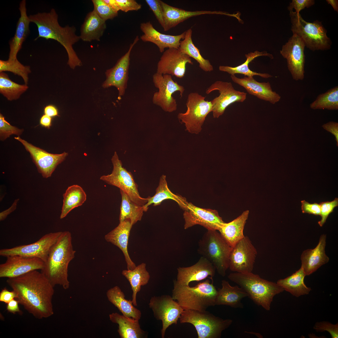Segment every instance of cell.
I'll return each instance as SVG.
<instances>
[{"label": "cell", "mask_w": 338, "mask_h": 338, "mask_svg": "<svg viewBox=\"0 0 338 338\" xmlns=\"http://www.w3.org/2000/svg\"><path fill=\"white\" fill-rule=\"evenodd\" d=\"M9 71L21 77L25 84H27L28 74L31 72L30 67L21 64L17 59L13 60H0V73Z\"/></svg>", "instance_id": "cell-43"}, {"label": "cell", "mask_w": 338, "mask_h": 338, "mask_svg": "<svg viewBox=\"0 0 338 338\" xmlns=\"http://www.w3.org/2000/svg\"><path fill=\"white\" fill-rule=\"evenodd\" d=\"M133 225L129 220L120 222L118 226L106 234L105 239L118 247L122 252L128 270L134 269L136 266L131 260L128 251L129 237Z\"/></svg>", "instance_id": "cell-27"}, {"label": "cell", "mask_w": 338, "mask_h": 338, "mask_svg": "<svg viewBox=\"0 0 338 338\" xmlns=\"http://www.w3.org/2000/svg\"><path fill=\"white\" fill-rule=\"evenodd\" d=\"M52 118L46 115H43L40 117L39 124L43 127L49 129L52 125Z\"/></svg>", "instance_id": "cell-57"}, {"label": "cell", "mask_w": 338, "mask_h": 338, "mask_svg": "<svg viewBox=\"0 0 338 338\" xmlns=\"http://www.w3.org/2000/svg\"><path fill=\"white\" fill-rule=\"evenodd\" d=\"M139 40L138 36H137L131 44L127 52L118 59L114 66L105 72L106 79L103 84V87H115L118 91L119 97L124 95L127 88L130 54L133 48Z\"/></svg>", "instance_id": "cell-20"}, {"label": "cell", "mask_w": 338, "mask_h": 338, "mask_svg": "<svg viewBox=\"0 0 338 338\" xmlns=\"http://www.w3.org/2000/svg\"><path fill=\"white\" fill-rule=\"evenodd\" d=\"M215 90H218L220 93L218 96L211 101L215 118L222 115L230 105L235 102H243L246 99V93L235 90L230 82L217 81L207 89L206 93L208 94Z\"/></svg>", "instance_id": "cell-16"}, {"label": "cell", "mask_w": 338, "mask_h": 338, "mask_svg": "<svg viewBox=\"0 0 338 338\" xmlns=\"http://www.w3.org/2000/svg\"><path fill=\"white\" fill-rule=\"evenodd\" d=\"M305 47L300 38L293 34L280 50L281 54L287 60L288 68L292 78L296 81L302 80L304 78Z\"/></svg>", "instance_id": "cell-14"}, {"label": "cell", "mask_w": 338, "mask_h": 338, "mask_svg": "<svg viewBox=\"0 0 338 338\" xmlns=\"http://www.w3.org/2000/svg\"><path fill=\"white\" fill-rule=\"evenodd\" d=\"M14 299L8 303L6 305V310L9 312L15 314L16 313H21V311L18 306V301Z\"/></svg>", "instance_id": "cell-54"}, {"label": "cell", "mask_w": 338, "mask_h": 338, "mask_svg": "<svg viewBox=\"0 0 338 338\" xmlns=\"http://www.w3.org/2000/svg\"><path fill=\"white\" fill-rule=\"evenodd\" d=\"M183 215L185 229L198 224L208 230H218L224 223L217 210L202 208L191 203H188Z\"/></svg>", "instance_id": "cell-18"}, {"label": "cell", "mask_w": 338, "mask_h": 338, "mask_svg": "<svg viewBox=\"0 0 338 338\" xmlns=\"http://www.w3.org/2000/svg\"><path fill=\"white\" fill-rule=\"evenodd\" d=\"M216 269L206 259L201 257L194 265L188 267L177 269V279L174 282L178 284L187 286L193 281H199L210 277L213 281Z\"/></svg>", "instance_id": "cell-22"}, {"label": "cell", "mask_w": 338, "mask_h": 338, "mask_svg": "<svg viewBox=\"0 0 338 338\" xmlns=\"http://www.w3.org/2000/svg\"><path fill=\"white\" fill-rule=\"evenodd\" d=\"M320 204L321 219L318 222V223L322 227L326 222L329 215L333 212L335 208L338 206V198L336 197L331 201L321 202Z\"/></svg>", "instance_id": "cell-46"}, {"label": "cell", "mask_w": 338, "mask_h": 338, "mask_svg": "<svg viewBox=\"0 0 338 338\" xmlns=\"http://www.w3.org/2000/svg\"><path fill=\"white\" fill-rule=\"evenodd\" d=\"M313 110H338V86H336L324 93L319 94L310 104Z\"/></svg>", "instance_id": "cell-42"}, {"label": "cell", "mask_w": 338, "mask_h": 338, "mask_svg": "<svg viewBox=\"0 0 338 338\" xmlns=\"http://www.w3.org/2000/svg\"><path fill=\"white\" fill-rule=\"evenodd\" d=\"M187 64H193L188 56L182 53L179 48H168L163 52L157 63L156 72L182 78L186 72Z\"/></svg>", "instance_id": "cell-19"}, {"label": "cell", "mask_w": 338, "mask_h": 338, "mask_svg": "<svg viewBox=\"0 0 338 338\" xmlns=\"http://www.w3.org/2000/svg\"><path fill=\"white\" fill-rule=\"evenodd\" d=\"M218 290L208 279L195 286L182 285L174 282L172 297L183 310L205 311L215 305Z\"/></svg>", "instance_id": "cell-5"}, {"label": "cell", "mask_w": 338, "mask_h": 338, "mask_svg": "<svg viewBox=\"0 0 338 338\" xmlns=\"http://www.w3.org/2000/svg\"><path fill=\"white\" fill-rule=\"evenodd\" d=\"M289 11L293 34L298 36L306 47L313 51L330 49L332 42L327 35V30L321 22H309L304 20L300 13Z\"/></svg>", "instance_id": "cell-6"}, {"label": "cell", "mask_w": 338, "mask_h": 338, "mask_svg": "<svg viewBox=\"0 0 338 338\" xmlns=\"http://www.w3.org/2000/svg\"><path fill=\"white\" fill-rule=\"evenodd\" d=\"M140 28L144 33L141 36V39L143 42L154 44L161 53L163 52L166 48H179L181 40L184 39L185 34V31L177 35L161 33L154 28L150 21L141 23Z\"/></svg>", "instance_id": "cell-24"}, {"label": "cell", "mask_w": 338, "mask_h": 338, "mask_svg": "<svg viewBox=\"0 0 338 338\" xmlns=\"http://www.w3.org/2000/svg\"><path fill=\"white\" fill-rule=\"evenodd\" d=\"M27 84H20L12 81L4 72L0 73V92L9 100H16L27 90Z\"/></svg>", "instance_id": "cell-41"}, {"label": "cell", "mask_w": 338, "mask_h": 338, "mask_svg": "<svg viewBox=\"0 0 338 338\" xmlns=\"http://www.w3.org/2000/svg\"><path fill=\"white\" fill-rule=\"evenodd\" d=\"M111 160L113 165L111 173L101 176L100 179L120 188L134 203L141 206L146 204L148 202L149 197L145 198L141 196L138 185L135 182L132 174L123 167L116 152H115Z\"/></svg>", "instance_id": "cell-10"}, {"label": "cell", "mask_w": 338, "mask_h": 338, "mask_svg": "<svg viewBox=\"0 0 338 338\" xmlns=\"http://www.w3.org/2000/svg\"><path fill=\"white\" fill-rule=\"evenodd\" d=\"M106 28L105 21L92 11L86 15L80 29V39L85 42L100 41Z\"/></svg>", "instance_id": "cell-32"}, {"label": "cell", "mask_w": 338, "mask_h": 338, "mask_svg": "<svg viewBox=\"0 0 338 338\" xmlns=\"http://www.w3.org/2000/svg\"><path fill=\"white\" fill-rule=\"evenodd\" d=\"M163 12L164 25L163 28L166 31L176 27L192 17L206 14H219L226 15L225 12L210 11H188L174 7L160 0Z\"/></svg>", "instance_id": "cell-25"}, {"label": "cell", "mask_w": 338, "mask_h": 338, "mask_svg": "<svg viewBox=\"0 0 338 338\" xmlns=\"http://www.w3.org/2000/svg\"><path fill=\"white\" fill-rule=\"evenodd\" d=\"M306 276L301 267L291 275L278 280L277 283L284 290L296 297L308 294L311 289L305 284L304 279Z\"/></svg>", "instance_id": "cell-36"}, {"label": "cell", "mask_w": 338, "mask_h": 338, "mask_svg": "<svg viewBox=\"0 0 338 338\" xmlns=\"http://www.w3.org/2000/svg\"><path fill=\"white\" fill-rule=\"evenodd\" d=\"M228 278L237 284L256 304L269 310L274 297L284 290L277 283L268 281L252 272L230 273Z\"/></svg>", "instance_id": "cell-4"}, {"label": "cell", "mask_w": 338, "mask_h": 338, "mask_svg": "<svg viewBox=\"0 0 338 338\" xmlns=\"http://www.w3.org/2000/svg\"><path fill=\"white\" fill-rule=\"evenodd\" d=\"M103 1L115 12L118 13V11L120 10L115 0H103Z\"/></svg>", "instance_id": "cell-58"}, {"label": "cell", "mask_w": 338, "mask_h": 338, "mask_svg": "<svg viewBox=\"0 0 338 338\" xmlns=\"http://www.w3.org/2000/svg\"><path fill=\"white\" fill-rule=\"evenodd\" d=\"M145 1L163 28L164 25L163 12L160 0H146Z\"/></svg>", "instance_id": "cell-48"}, {"label": "cell", "mask_w": 338, "mask_h": 338, "mask_svg": "<svg viewBox=\"0 0 338 338\" xmlns=\"http://www.w3.org/2000/svg\"><path fill=\"white\" fill-rule=\"evenodd\" d=\"M120 9L123 12H127L131 11H137L141 7V4L134 0H115Z\"/></svg>", "instance_id": "cell-49"}, {"label": "cell", "mask_w": 338, "mask_h": 338, "mask_svg": "<svg viewBox=\"0 0 338 338\" xmlns=\"http://www.w3.org/2000/svg\"><path fill=\"white\" fill-rule=\"evenodd\" d=\"M205 98L197 92L190 93L186 103V111L179 113L177 115L180 122L184 124L186 131L189 133L199 134L207 116L212 112L211 102L206 100Z\"/></svg>", "instance_id": "cell-9"}, {"label": "cell", "mask_w": 338, "mask_h": 338, "mask_svg": "<svg viewBox=\"0 0 338 338\" xmlns=\"http://www.w3.org/2000/svg\"><path fill=\"white\" fill-rule=\"evenodd\" d=\"M29 18L30 22L35 23L38 28V35L34 40L40 37L56 40L65 49L68 57L67 64L71 69H74L82 65L73 47L80 39L79 36L75 34L76 29L74 26H60L58 15L53 8L49 13H39L30 15Z\"/></svg>", "instance_id": "cell-2"}, {"label": "cell", "mask_w": 338, "mask_h": 338, "mask_svg": "<svg viewBox=\"0 0 338 338\" xmlns=\"http://www.w3.org/2000/svg\"><path fill=\"white\" fill-rule=\"evenodd\" d=\"M94 11L102 19L106 21L117 16L118 13L112 9L103 0H92Z\"/></svg>", "instance_id": "cell-44"}, {"label": "cell", "mask_w": 338, "mask_h": 338, "mask_svg": "<svg viewBox=\"0 0 338 338\" xmlns=\"http://www.w3.org/2000/svg\"><path fill=\"white\" fill-rule=\"evenodd\" d=\"M62 232L50 233L45 234L36 242L29 244L18 246L0 250V255L7 257L13 255L36 257L45 262L50 250L57 241Z\"/></svg>", "instance_id": "cell-13"}, {"label": "cell", "mask_w": 338, "mask_h": 338, "mask_svg": "<svg viewBox=\"0 0 338 338\" xmlns=\"http://www.w3.org/2000/svg\"><path fill=\"white\" fill-rule=\"evenodd\" d=\"M23 131V129L18 128L11 125L5 119L4 117L0 114V138L1 141L5 140L13 134L21 135Z\"/></svg>", "instance_id": "cell-45"}, {"label": "cell", "mask_w": 338, "mask_h": 338, "mask_svg": "<svg viewBox=\"0 0 338 338\" xmlns=\"http://www.w3.org/2000/svg\"><path fill=\"white\" fill-rule=\"evenodd\" d=\"M222 287L218 289L215 305H225L234 308H242L241 300L248 297V294L240 287L231 286L225 280L222 281Z\"/></svg>", "instance_id": "cell-29"}, {"label": "cell", "mask_w": 338, "mask_h": 338, "mask_svg": "<svg viewBox=\"0 0 338 338\" xmlns=\"http://www.w3.org/2000/svg\"><path fill=\"white\" fill-rule=\"evenodd\" d=\"M17 297L15 293L13 290L9 291L6 288L2 289L0 293V301L7 304Z\"/></svg>", "instance_id": "cell-53"}, {"label": "cell", "mask_w": 338, "mask_h": 338, "mask_svg": "<svg viewBox=\"0 0 338 338\" xmlns=\"http://www.w3.org/2000/svg\"><path fill=\"white\" fill-rule=\"evenodd\" d=\"M249 214L248 210L228 223H224L218 231L228 244L233 248L244 235L243 230Z\"/></svg>", "instance_id": "cell-31"}, {"label": "cell", "mask_w": 338, "mask_h": 338, "mask_svg": "<svg viewBox=\"0 0 338 338\" xmlns=\"http://www.w3.org/2000/svg\"><path fill=\"white\" fill-rule=\"evenodd\" d=\"M301 210L303 213L313 214L315 216L320 215V204L316 202L310 203L305 200L301 201Z\"/></svg>", "instance_id": "cell-51"}, {"label": "cell", "mask_w": 338, "mask_h": 338, "mask_svg": "<svg viewBox=\"0 0 338 338\" xmlns=\"http://www.w3.org/2000/svg\"><path fill=\"white\" fill-rule=\"evenodd\" d=\"M232 248L217 230H208L199 241L197 251L213 264L219 274L224 277L229 268Z\"/></svg>", "instance_id": "cell-7"}, {"label": "cell", "mask_w": 338, "mask_h": 338, "mask_svg": "<svg viewBox=\"0 0 338 338\" xmlns=\"http://www.w3.org/2000/svg\"><path fill=\"white\" fill-rule=\"evenodd\" d=\"M44 114L52 118L59 115L58 109L53 105L46 106L44 109Z\"/></svg>", "instance_id": "cell-55"}, {"label": "cell", "mask_w": 338, "mask_h": 338, "mask_svg": "<svg viewBox=\"0 0 338 338\" xmlns=\"http://www.w3.org/2000/svg\"><path fill=\"white\" fill-rule=\"evenodd\" d=\"M108 300L116 307L125 316L139 320L141 317L140 310L133 305L132 301L126 300L124 294L117 286L109 289L106 293Z\"/></svg>", "instance_id": "cell-33"}, {"label": "cell", "mask_w": 338, "mask_h": 338, "mask_svg": "<svg viewBox=\"0 0 338 338\" xmlns=\"http://www.w3.org/2000/svg\"><path fill=\"white\" fill-rule=\"evenodd\" d=\"M14 138L22 143L30 153L38 172L45 178L51 176L57 166L64 161L68 155L65 152L60 154L50 153L33 146L19 136Z\"/></svg>", "instance_id": "cell-17"}, {"label": "cell", "mask_w": 338, "mask_h": 338, "mask_svg": "<svg viewBox=\"0 0 338 338\" xmlns=\"http://www.w3.org/2000/svg\"><path fill=\"white\" fill-rule=\"evenodd\" d=\"M75 252L73 248L71 233L62 232L51 248L41 272L53 287L59 285L65 289L69 288L68 267L74 258Z\"/></svg>", "instance_id": "cell-3"}, {"label": "cell", "mask_w": 338, "mask_h": 338, "mask_svg": "<svg viewBox=\"0 0 338 338\" xmlns=\"http://www.w3.org/2000/svg\"><path fill=\"white\" fill-rule=\"evenodd\" d=\"M110 320L118 325V332L121 338H143L147 333L141 328L139 320L131 317L113 313L109 315Z\"/></svg>", "instance_id": "cell-30"}, {"label": "cell", "mask_w": 338, "mask_h": 338, "mask_svg": "<svg viewBox=\"0 0 338 338\" xmlns=\"http://www.w3.org/2000/svg\"><path fill=\"white\" fill-rule=\"evenodd\" d=\"M230 77L235 83L243 87L250 95L274 104L280 100L281 96L276 92L273 91L270 83L259 82L253 77L245 76L242 78L237 77L235 75H231Z\"/></svg>", "instance_id": "cell-23"}, {"label": "cell", "mask_w": 338, "mask_h": 338, "mask_svg": "<svg viewBox=\"0 0 338 338\" xmlns=\"http://www.w3.org/2000/svg\"><path fill=\"white\" fill-rule=\"evenodd\" d=\"M314 0H292L288 7L289 11L295 10V12H300L305 8H309L315 4Z\"/></svg>", "instance_id": "cell-50"}, {"label": "cell", "mask_w": 338, "mask_h": 338, "mask_svg": "<svg viewBox=\"0 0 338 338\" xmlns=\"http://www.w3.org/2000/svg\"><path fill=\"white\" fill-rule=\"evenodd\" d=\"M63 196L60 219L65 218L73 209L82 205L86 199V195L84 191L77 185L69 187Z\"/></svg>", "instance_id": "cell-37"}, {"label": "cell", "mask_w": 338, "mask_h": 338, "mask_svg": "<svg viewBox=\"0 0 338 338\" xmlns=\"http://www.w3.org/2000/svg\"><path fill=\"white\" fill-rule=\"evenodd\" d=\"M181 323H189L195 327L198 338H220L222 332L232 324L230 319H223L209 312L184 310L179 318Z\"/></svg>", "instance_id": "cell-8"}, {"label": "cell", "mask_w": 338, "mask_h": 338, "mask_svg": "<svg viewBox=\"0 0 338 338\" xmlns=\"http://www.w3.org/2000/svg\"><path fill=\"white\" fill-rule=\"evenodd\" d=\"M192 34L191 28L185 31V38L180 42L179 49L182 53L195 60L198 63L199 67L204 71H213V66L209 60L202 56L198 49L194 45L192 38Z\"/></svg>", "instance_id": "cell-40"}, {"label": "cell", "mask_w": 338, "mask_h": 338, "mask_svg": "<svg viewBox=\"0 0 338 338\" xmlns=\"http://www.w3.org/2000/svg\"><path fill=\"white\" fill-rule=\"evenodd\" d=\"M261 56H267L271 59L274 58L272 55L266 52H260L256 51L253 52H251L246 54L245 56L246 59L244 63L240 65L235 67L220 66L219 69L220 71L226 72L231 75L238 74L249 77H253L254 75H258L265 78H271L272 76L269 74L257 73L252 71L249 68L248 65L255 58Z\"/></svg>", "instance_id": "cell-38"}, {"label": "cell", "mask_w": 338, "mask_h": 338, "mask_svg": "<svg viewBox=\"0 0 338 338\" xmlns=\"http://www.w3.org/2000/svg\"><path fill=\"white\" fill-rule=\"evenodd\" d=\"M7 258L6 262L0 264V278L17 277L32 271L41 270L44 265V262L36 257L13 255Z\"/></svg>", "instance_id": "cell-21"}, {"label": "cell", "mask_w": 338, "mask_h": 338, "mask_svg": "<svg viewBox=\"0 0 338 338\" xmlns=\"http://www.w3.org/2000/svg\"><path fill=\"white\" fill-rule=\"evenodd\" d=\"M328 4H330L335 11L338 12V1L337 0H326Z\"/></svg>", "instance_id": "cell-59"}, {"label": "cell", "mask_w": 338, "mask_h": 338, "mask_svg": "<svg viewBox=\"0 0 338 338\" xmlns=\"http://www.w3.org/2000/svg\"><path fill=\"white\" fill-rule=\"evenodd\" d=\"M322 127L327 131L331 133L335 137L336 142V146H338V123L334 121H330L323 124Z\"/></svg>", "instance_id": "cell-52"}, {"label": "cell", "mask_w": 338, "mask_h": 338, "mask_svg": "<svg viewBox=\"0 0 338 338\" xmlns=\"http://www.w3.org/2000/svg\"><path fill=\"white\" fill-rule=\"evenodd\" d=\"M152 80L155 86L158 89V91L153 94V103L165 112L176 111L177 105L172 95L175 92L179 91L182 97L185 91L183 86L174 81L172 75L169 74L162 75L156 72L152 76Z\"/></svg>", "instance_id": "cell-11"}, {"label": "cell", "mask_w": 338, "mask_h": 338, "mask_svg": "<svg viewBox=\"0 0 338 338\" xmlns=\"http://www.w3.org/2000/svg\"><path fill=\"white\" fill-rule=\"evenodd\" d=\"M257 254V249L249 238L244 236L232 248L228 268L234 272H252Z\"/></svg>", "instance_id": "cell-15"}, {"label": "cell", "mask_w": 338, "mask_h": 338, "mask_svg": "<svg viewBox=\"0 0 338 338\" xmlns=\"http://www.w3.org/2000/svg\"><path fill=\"white\" fill-rule=\"evenodd\" d=\"M313 328L317 332H328L332 338H338V323L333 324L328 321L317 322L315 324Z\"/></svg>", "instance_id": "cell-47"}, {"label": "cell", "mask_w": 338, "mask_h": 338, "mask_svg": "<svg viewBox=\"0 0 338 338\" xmlns=\"http://www.w3.org/2000/svg\"><path fill=\"white\" fill-rule=\"evenodd\" d=\"M19 199H18L15 200L12 206L9 208L0 213V221L4 220L9 214L13 211L16 209L18 202L19 201Z\"/></svg>", "instance_id": "cell-56"}, {"label": "cell", "mask_w": 338, "mask_h": 338, "mask_svg": "<svg viewBox=\"0 0 338 338\" xmlns=\"http://www.w3.org/2000/svg\"><path fill=\"white\" fill-rule=\"evenodd\" d=\"M122 274L129 281L132 291V301L134 305L137 306L136 297L141 286L146 285L150 278V275L146 269V264L142 263L132 270H124Z\"/></svg>", "instance_id": "cell-35"}, {"label": "cell", "mask_w": 338, "mask_h": 338, "mask_svg": "<svg viewBox=\"0 0 338 338\" xmlns=\"http://www.w3.org/2000/svg\"><path fill=\"white\" fill-rule=\"evenodd\" d=\"M148 202L144 206L147 210L148 206L152 204L156 206L160 205L161 202L166 199H171L175 201L180 207L185 210L188 202L186 198L181 196L176 195L169 189L166 180V176L162 175L160 177L159 185L156 189L155 194L152 197L149 196Z\"/></svg>", "instance_id": "cell-34"}, {"label": "cell", "mask_w": 338, "mask_h": 338, "mask_svg": "<svg viewBox=\"0 0 338 338\" xmlns=\"http://www.w3.org/2000/svg\"><path fill=\"white\" fill-rule=\"evenodd\" d=\"M121 202L119 216L120 223L129 220L133 225L137 221H141L144 212L147 210L144 206L139 205L132 201L128 196L120 190Z\"/></svg>", "instance_id": "cell-39"}, {"label": "cell", "mask_w": 338, "mask_h": 338, "mask_svg": "<svg viewBox=\"0 0 338 338\" xmlns=\"http://www.w3.org/2000/svg\"><path fill=\"white\" fill-rule=\"evenodd\" d=\"M19 9L20 17L17 23L14 35L9 42V60L17 59L18 53L22 48L23 43L29 32V25L30 22L27 13L25 0L21 2Z\"/></svg>", "instance_id": "cell-28"}, {"label": "cell", "mask_w": 338, "mask_h": 338, "mask_svg": "<svg viewBox=\"0 0 338 338\" xmlns=\"http://www.w3.org/2000/svg\"><path fill=\"white\" fill-rule=\"evenodd\" d=\"M149 305L155 318L162 322L161 333L164 338L167 329L173 324H177L184 310L172 296L168 295L151 297Z\"/></svg>", "instance_id": "cell-12"}, {"label": "cell", "mask_w": 338, "mask_h": 338, "mask_svg": "<svg viewBox=\"0 0 338 338\" xmlns=\"http://www.w3.org/2000/svg\"><path fill=\"white\" fill-rule=\"evenodd\" d=\"M326 238V235L322 234L315 248L308 249L303 252L301 257V267L306 275L312 274L329 261V259L325 252Z\"/></svg>", "instance_id": "cell-26"}, {"label": "cell", "mask_w": 338, "mask_h": 338, "mask_svg": "<svg viewBox=\"0 0 338 338\" xmlns=\"http://www.w3.org/2000/svg\"><path fill=\"white\" fill-rule=\"evenodd\" d=\"M6 282L16 294L15 299L35 318L41 319L54 314V287L41 272L32 271Z\"/></svg>", "instance_id": "cell-1"}]
</instances>
